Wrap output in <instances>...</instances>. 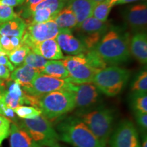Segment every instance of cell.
Here are the masks:
<instances>
[{"label":"cell","instance_id":"30bf717a","mask_svg":"<svg viewBox=\"0 0 147 147\" xmlns=\"http://www.w3.org/2000/svg\"><path fill=\"white\" fill-rule=\"evenodd\" d=\"M65 89L73 93L78 110L91 109L100 105L101 93L94 84H74L67 82Z\"/></svg>","mask_w":147,"mask_h":147},{"label":"cell","instance_id":"277c9868","mask_svg":"<svg viewBox=\"0 0 147 147\" xmlns=\"http://www.w3.org/2000/svg\"><path fill=\"white\" fill-rule=\"evenodd\" d=\"M38 108L49 121L61 119L76 108L73 93L69 90L55 91L38 97Z\"/></svg>","mask_w":147,"mask_h":147},{"label":"cell","instance_id":"60d3db41","mask_svg":"<svg viewBox=\"0 0 147 147\" xmlns=\"http://www.w3.org/2000/svg\"><path fill=\"white\" fill-rule=\"evenodd\" d=\"M10 41L12 47L14 48V50L18 47H20L22 45L21 38H18V37H10Z\"/></svg>","mask_w":147,"mask_h":147},{"label":"cell","instance_id":"cb8c5ba5","mask_svg":"<svg viewBox=\"0 0 147 147\" xmlns=\"http://www.w3.org/2000/svg\"><path fill=\"white\" fill-rule=\"evenodd\" d=\"M68 0H43V1L35 5L30 12V16L35 10L40 8L47 9L52 13L53 16H56L59 12L65 6ZM29 16V17H30Z\"/></svg>","mask_w":147,"mask_h":147},{"label":"cell","instance_id":"b9f144b4","mask_svg":"<svg viewBox=\"0 0 147 147\" xmlns=\"http://www.w3.org/2000/svg\"><path fill=\"white\" fill-rule=\"evenodd\" d=\"M5 91H6L5 82L3 80L0 79V101H1L3 99Z\"/></svg>","mask_w":147,"mask_h":147},{"label":"cell","instance_id":"7c38bea8","mask_svg":"<svg viewBox=\"0 0 147 147\" xmlns=\"http://www.w3.org/2000/svg\"><path fill=\"white\" fill-rule=\"evenodd\" d=\"M67 82L65 79L54 78L40 73L28 87H21L27 94L40 97L51 92L65 89Z\"/></svg>","mask_w":147,"mask_h":147},{"label":"cell","instance_id":"e575fe53","mask_svg":"<svg viewBox=\"0 0 147 147\" xmlns=\"http://www.w3.org/2000/svg\"><path fill=\"white\" fill-rule=\"evenodd\" d=\"M43 1V0H25L22 4L21 14L22 17L28 19L30 16V12L35 5Z\"/></svg>","mask_w":147,"mask_h":147},{"label":"cell","instance_id":"ffe728a7","mask_svg":"<svg viewBox=\"0 0 147 147\" xmlns=\"http://www.w3.org/2000/svg\"><path fill=\"white\" fill-rule=\"evenodd\" d=\"M40 73L39 71L32 67L22 65L12 71L9 79L17 82L21 87H25L30 85L34 79Z\"/></svg>","mask_w":147,"mask_h":147},{"label":"cell","instance_id":"9a60e30c","mask_svg":"<svg viewBox=\"0 0 147 147\" xmlns=\"http://www.w3.org/2000/svg\"><path fill=\"white\" fill-rule=\"evenodd\" d=\"M5 86L6 91L3 96L5 105L14 110L19 106L25 104V93L19 84L8 79Z\"/></svg>","mask_w":147,"mask_h":147},{"label":"cell","instance_id":"f6af8a7d","mask_svg":"<svg viewBox=\"0 0 147 147\" xmlns=\"http://www.w3.org/2000/svg\"><path fill=\"white\" fill-rule=\"evenodd\" d=\"M119 0H110V3L113 5V6L115 5H117V3L119 2Z\"/></svg>","mask_w":147,"mask_h":147},{"label":"cell","instance_id":"f35d334b","mask_svg":"<svg viewBox=\"0 0 147 147\" xmlns=\"http://www.w3.org/2000/svg\"><path fill=\"white\" fill-rule=\"evenodd\" d=\"M10 76V70L4 65H0V79L8 80Z\"/></svg>","mask_w":147,"mask_h":147},{"label":"cell","instance_id":"484cf974","mask_svg":"<svg viewBox=\"0 0 147 147\" xmlns=\"http://www.w3.org/2000/svg\"><path fill=\"white\" fill-rule=\"evenodd\" d=\"M30 51V49L27 46L21 45L20 47L14 49L9 53L8 57L14 67H18L23 65L24 60Z\"/></svg>","mask_w":147,"mask_h":147},{"label":"cell","instance_id":"8d00e7d4","mask_svg":"<svg viewBox=\"0 0 147 147\" xmlns=\"http://www.w3.org/2000/svg\"><path fill=\"white\" fill-rule=\"evenodd\" d=\"M0 45L3 50L8 53V55L12 51H14V48L11 44L10 37L0 36Z\"/></svg>","mask_w":147,"mask_h":147},{"label":"cell","instance_id":"c3c4849f","mask_svg":"<svg viewBox=\"0 0 147 147\" xmlns=\"http://www.w3.org/2000/svg\"><path fill=\"white\" fill-rule=\"evenodd\" d=\"M59 147H61V146H59Z\"/></svg>","mask_w":147,"mask_h":147},{"label":"cell","instance_id":"52a82bcc","mask_svg":"<svg viewBox=\"0 0 147 147\" xmlns=\"http://www.w3.org/2000/svg\"><path fill=\"white\" fill-rule=\"evenodd\" d=\"M68 71L66 81L74 84L92 83L93 77L99 70L90 67L86 62L83 54L64 57L61 60Z\"/></svg>","mask_w":147,"mask_h":147},{"label":"cell","instance_id":"7402d4cb","mask_svg":"<svg viewBox=\"0 0 147 147\" xmlns=\"http://www.w3.org/2000/svg\"><path fill=\"white\" fill-rule=\"evenodd\" d=\"M53 20L59 29L71 30L78 25L75 14L66 5L57 14Z\"/></svg>","mask_w":147,"mask_h":147},{"label":"cell","instance_id":"d590c367","mask_svg":"<svg viewBox=\"0 0 147 147\" xmlns=\"http://www.w3.org/2000/svg\"><path fill=\"white\" fill-rule=\"evenodd\" d=\"M135 117L137 124L144 131H146L147 128V113L135 112Z\"/></svg>","mask_w":147,"mask_h":147},{"label":"cell","instance_id":"9c48e42d","mask_svg":"<svg viewBox=\"0 0 147 147\" xmlns=\"http://www.w3.org/2000/svg\"><path fill=\"white\" fill-rule=\"evenodd\" d=\"M60 29L54 20L45 23H27L21 38V45L27 46L31 50L40 42L55 39Z\"/></svg>","mask_w":147,"mask_h":147},{"label":"cell","instance_id":"74e56055","mask_svg":"<svg viewBox=\"0 0 147 147\" xmlns=\"http://www.w3.org/2000/svg\"><path fill=\"white\" fill-rule=\"evenodd\" d=\"M0 65H4L10 69V71H12L15 69L14 65L11 63L7 55H0Z\"/></svg>","mask_w":147,"mask_h":147},{"label":"cell","instance_id":"ab89813d","mask_svg":"<svg viewBox=\"0 0 147 147\" xmlns=\"http://www.w3.org/2000/svg\"><path fill=\"white\" fill-rule=\"evenodd\" d=\"M25 0H0L1 3L3 4L7 5L10 7H15L18 6V5H21L23 3L25 2Z\"/></svg>","mask_w":147,"mask_h":147},{"label":"cell","instance_id":"8992f818","mask_svg":"<svg viewBox=\"0 0 147 147\" xmlns=\"http://www.w3.org/2000/svg\"><path fill=\"white\" fill-rule=\"evenodd\" d=\"M17 124L42 147H59V138L51 121L40 115L34 119H22Z\"/></svg>","mask_w":147,"mask_h":147},{"label":"cell","instance_id":"44dd1931","mask_svg":"<svg viewBox=\"0 0 147 147\" xmlns=\"http://www.w3.org/2000/svg\"><path fill=\"white\" fill-rule=\"evenodd\" d=\"M27 24L20 16L0 25V36L18 37L21 38L26 28Z\"/></svg>","mask_w":147,"mask_h":147},{"label":"cell","instance_id":"bcb514c9","mask_svg":"<svg viewBox=\"0 0 147 147\" xmlns=\"http://www.w3.org/2000/svg\"><path fill=\"white\" fill-rule=\"evenodd\" d=\"M93 1H96V2H100V1H104V0H93Z\"/></svg>","mask_w":147,"mask_h":147},{"label":"cell","instance_id":"7bdbcfd3","mask_svg":"<svg viewBox=\"0 0 147 147\" xmlns=\"http://www.w3.org/2000/svg\"><path fill=\"white\" fill-rule=\"evenodd\" d=\"M142 142V145H141V147H147V137L146 134L143 136Z\"/></svg>","mask_w":147,"mask_h":147},{"label":"cell","instance_id":"ac0fdd59","mask_svg":"<svg viewBox=\"0 0 147 147\" xmlns=\"http://www.w3.org/2000/svg\"><path fill=\"white\" fill-rule=\"evenodd\" d=\"M130 53L138 61L142 64L147 62V36L146 32L136 33L129 45Z\"/></svg>","mask_w":147,"mask_h":147},{"label":"cell","instance_id":"4dcf8cb0","mask_svg":"<svg viewBox=\"0 0 147 147\" xmlns=\"http://www.w3.org/2000/svg\"><path fill=\"white\" fill-rule=\"evenodd\" d=\"M131 89L132 93H146L147 91V72L143 71L140 73L133 83Z\"/></svg>","mask_w":147,"mask_h":147},{"label":"cell","instance_id":"6da1fadb","mask_svg":"<svg viewBox=\"0 0 147 147\" xmlns=\"http://www.w3.org/2000/svg\"><path fill=\"white\" fill-rule=\"evenodd\" d=\"M130 35L120 27H109L93 49L106 65H118L131 56Z\"/></svg>","mask_w":147,"mask_h":147},{"label":"cell","instance_id":"ba28073f","mask_svg":"<svg viewBox=\"0 0 147 147\" xmlns=\"http://www.w3.org/2000/svg\"><path fill=\"white\" fill-rule=\"evenodd\" d=\"M109 27L106 22L103 23L91 16L78 24L75 28L78 39L88 51L93 49L97 45Z\"/></svg>","mask_w":147,"mask_h":147},{"label":"cell","instance_id":"3957f363","mask_svg":"<svg viewBox=\"0 0 147 147\" xmlns=\"http://www.w3.org/2000/svg\"><path fill=\"white\" fill-rule=\"evenodd\" d=\"M75 116L88 127L103 146L106 147L113 131L115 121L113 110L99 105L91 109L78 110Z\"/></svg>","mask_w":147,"mask_h":147},{"label":"cell","instance_id":"e0dca14e","mask_svg":"<svg viewBox=\"0 0 147 147\" xmlns=\"http://www.w3.org/2000/svg\"><path fill=\"white\" fill-rule=\"evenodd\" d=\"M97 3L93 0H68L65 5L74 12L79 24L92 16Z\"/></svg>","mask_w":147,"mask_h":147},{"label":"cell","instance_id":"d6a6232c","mask_svg":"<svg viewBox=\"0 0 147 147\" xmlns=\"http://www.w3.org/2000/svg\"><path fill=\"white\" fill-rule=\"evenodd\" d=\"M11 121L4 117L0 116V146L10 134Z\"/></svg>","mask_w":147,"mask_h":147},{"label":"cell","instance_id":"7a4b0ae2","mask_svg":"<svg viewBox=\"0 0 147 147\" xmlns=\"http://www.w3.org/2000/svg\"><path fill=\"white\" fill-rule=\"evenodd\" d=\"M55 128L59 140L74 147H104L88 127L76 116L61 119Z\"/></svg>","mask_w":147,"mask_h":147},{"label":"cell","instance_id":"603a6c76","mask_svg":"<svg viewBox=\"0 0 147 147\" xmlns=\"http://www.w3.org/2000/svg\"><path fill=\"white\" fill-rule=\"evenodd\" d=\"M40 73L60 79H66L69 76L68 71L61 60L47 61Z\"/></svg>","mask_w":147,"mask_h":147},{"label":"cell","instance_id":"5bb4252c","mask_svg":"<svg viewBox=\"0 0 147 147\" xmlns=\"http://www.w3.org/2000/svg\"><path fill=\"white\" fill-rule=\"evenodd\" d=\"M55 40L61 49L67 55H78L87 51L83 43L74 36L70 29H60Z\"/></svg>","mask_w":147,"mask_h":147},{"label":"cell","instance_id":"4fadbf2b","mask_svg":"<svg viewBox=\"0 0 147 147\" xmlns=\"http://www.w3.org/2000/svg\"><path fill=\"white\" fill-rule=\"evenodd\" d=\"M124 18L129 27L136 33L146 32L147 24V6L139 3L129 7L125 12Z\"/></svg>","mask_w":147,"mask_h":147},{"label":"cell","instance_id":"ee69618b","mask_svg":"<svg viewBox=\"0 0 147 147\" xmlns=\"http://www.w3.org/2000/svg\"><path fill=\"white\" fill-rule=\"evenodd\" d=\"M138 1V0H119V2L117 3V5L119 4H123V3H127L130 2H133V1Z\"/></svg>","mask_w":147,"mask_h":147},{"label":"cell","instance_id":"83f0119b","mask_svg":"<svg viewBox=\"0 0 147 147\" xmlns=\"http://www.w3.org/2000/svg\"><path fill=\"white\" fill-rule=\"evenodd\" d=\"M47 61V59H46L41 55L37 54L34 51H30L24 60L23 65H27L29 67H32L40 72L43 67H45Z\"/></svg>","mask_w":147,"mask_h":147},{"label":"cell","instance_id":"d4e9b609","mask_svg":"<svg viewBox=\"0 0 147 147\" xmlns=\"http://www.w3.org/2000/svg\"><path fill=\"white\" fill-rule=\"evenodd\" d=\"M113 7V5L110 3V0H104L97 2L93 11L92 16L99 21L106 23Z\"/></svg>","mask_w":147,"mask_h":147},{"label":"cell","instance_id":"5b68a950","mask_svg":"<svg viewBox=\"0 0 147 147\" xmlns=\"http://www.w3.org/2000/svg\"><path fill=\"white\" fill-rule=\"evenodd\" d=\"M130 71L117 65H111L100 69L95 74L92 83L100 93L108 97L120 94L127 84Z\"/></svg>","mask_w":147,"mask_h":147},{"label":"cell","instance_id":"7dc6e473","mask_svg":"<svg viewBox=\"0 0 147 147\" xmlns=\"http://www.w3.org/2000/svg\"><path fill=\"white\" fill-rule=\"evenodd\" d=\"M0 47H1V45H0Z\"/></svg>","mask_w":147,"mask_h":147},{"label":"cell","instance_id":"836d02e7","mask_svg":"<svg viewBox=\"0 0 147 147\" xmlns=\"http://www.w3.org/2000/svg\"><path fill=\"white\" fill-rule=\"evenodd\" d=\"M0 115L10 121H13V123H17L18 121L14 110L5 105L3 102V99L0 101Z\"/></svg>","mask_w":147,"mask_h":147},{"label":"cell","instance_id":"f546056e","mask_svg":"<svg viewBox=\"0 0 147 147\" xmlns=\"http://www.w3.org/2000/svg\"><path fill=\"white\" fill-rule=\"evenodd\" d=\"M16 115L22 119H34L40 115L41 111L33 106H19L14 110Z\"/></svg>","mask_w":147,"mask_h":147},{"label":"cell","instance_id":"f1b7e54d","mask_svg":"<svg viewBox=\"0 0 147 147\" xmlns=\"http://www.w3.org/2000/svg\"><path fill=\"white\" fill-rule=\"evenodd\" d=\"M83 55L88 65L96 70L105 68L107 65L93 49L88 50L87 52L83 53Z\"/></svg>","mask_w":147,"mask_h":147},{"label":"cell","instance_id":"4316f807","mask_svg":"<svg viewBox=\"0 0 147 147\" xmlns=\"http://www.w3.org/2000/svg\"><path fill=\"white\" fill-rule=\"evenodd\" d=\"M131 106L135 112L147 113V95L146 93H132Z\"/></svg>","mask_w":147,"mask_h":147},{"label":"cell","instance_id":"2e32d148","mask_svg":"<svg viewBox=\"0 0 147 147\" xmlns=\"http://www.w3.org/2000/svg\"><path fill=\"white\" fill-rule=\"evenodd\" d=\"M46 59L61 60L64 58L63 52L55 39H50L40 42L31 49Z\"/></svg>","mask_w":147,"mask_h":147},{"label":"cell","instance_id":"8fae6325","mask_svg":"<svg viewBox=\"0 0 147 147\" xmlns=\"http://www.w3.org/2000/svg\"><path fill=\"white\" fill-rule=\"evenodd\" d=\"M110 147H141L138 132L131 121H122L109 139Z\"/></svg>","mask_w":147,"mask_h":147},{"label":"cell","instance_id":"d6986e66","mask_svg":"<svg viewBox=\"0 0 147 147\" xmlns=\"http://www.w3.org/2000/svg\"><path fill=\"white\" fill-rule=\"evenodd\" d=\"M10 137V147H42L16 123L11 125Z\"/></svg>","mask_w":147,"mask_h":147},{"label":"cell","instance_id":"1f68e13d","mask_svg":"<svg viewBox=\"0 0 147 147\" xmlns=\"http://www.w3.org/2000/svg\"><path fill=\"white\" fill-rule=\"evenodd\" d=\"M18 16L12 7L3 4L0 1V25Z\"/></svg>","mask_w":147,"mask_h":147}]
</instances>
